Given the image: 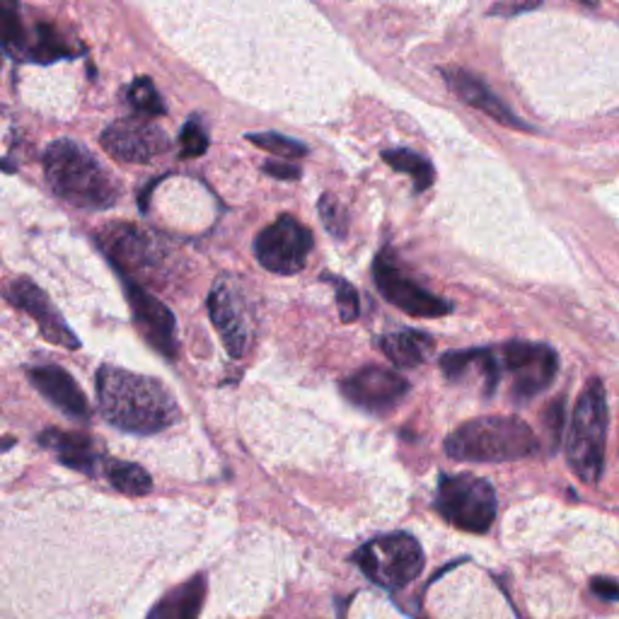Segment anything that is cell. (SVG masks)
<instances>
[{
  "mask_svg": "<svg viewBox=\"0 0 619 619\" xmlns=\"http://www.w3.org/2000/svg\"><path fill=\"white\" fill-rule=\"evenodd\" d=\"M44 175L51 191L66 204L103 211L121 199V184L105 165L75 141H53L44 153Z\"/></svg>",
  "mask_w": 619,
  "mask_h": 619,
  "instance_id": "obj_2",
  "label": "cell"
},
{
  "mask_svg": "<svg viewBox=\"0 0 619 619\" xmlns=\"http://www.w3.org/2000/svg\"><path fill=\"white\" fill-rule=\"evenodd\" d=\"M607 441V395L600 378L585 382L571 414L567 457L571 469L585 484H598L605 465Z\"/></svg>",
  "mask_w": 619,
  "mask_h": 619,
  "instance_id": "obj_4",
  "label": "cell"
},
{
  "mask_svg": "<svg viewBox=\"0 0 619 619\" xmlns=\"http://www.w3.org/2000/svg\"><path fill=\"white\" fill-rule=\"evenodd\" d=\"M209 314L213 328L225 344V352L233 358H242L252 342V320L247 302L233 278L223 276L209 293Z\"/></svg>",
  "mask_w": 619,
  "mask_h": 619,
  "instance_id": "obj_12",
  "label": "cell"
},
{
  "mask_svg": "<svg viewBox=\"0 0 619 619\" xmlns=\"http://www.w3.org/2000/svg\"><path fill=\"white\" fill-rule=\"evenodd\" d=\"M537 450L535 431L517 416H481L445 438V453L465 463H513Z\"/></svg>",
  "mask_w": 619,
  "mask_h": 619,
  "instance_id": "obj_3",
  "label": "cell"
},
{
  "mask_svg": "<svg viewBox=\"0 0 619 619\" xmlns=\"http://www.w3.org/2000/svg\"><path fill=\"white\" fill-rule=\"evenodd\" d=\"M380 348L392 366L412 370L426 364V358H429L433 352V340L419 330H402L382 336Z\"/></svg>",
  "mask_w": 619,
  "mask_h": 619,
  "instance_id": "obj_21",
  "label": "cell"
},
{
  "mask_svg": "<svg viewBox=\"0 0 619 619\" xmlns=\"http://www.w3.org/2000/svg\"><path fill=\"white\" fill-rule=\"evenodd\" d=\"M373 278L380 296L385 298L390 306L412 314V318L433 320L450 312V302L433 296L431 290L416 284L409 274H404V269L395 262L390 250H382L378 254L373 264Z\"/></svg>",
  "mask_w": 619,
  "mask_h": 619,
  "instance_id": "obj_10",
  "label": "cell"
},
{
  "mask_svg": "<svg viewBox=\"0 0 619 619\" xmlns=\"http://www.w3.org/2000/svg\"><path fill=\"white\" fill-rule=\"evenodd\" d=\"M209 151V133L204 123L191 117L182 133H179V155L182 157H199Z\"/></svg>",
  "mask_w": 619,
  "mask_h": 619,
  "instance_id": "obj_29",
  "label": "cell"
},
{
  "mask_svg": "<svg viewBox=\"0 0 619 619\" xmlns=\"http://www.w3.org/2000/svg\"><path fill=\"white\" fill-rule=\"evenodd\" d=\"M247 141H250L252 145H257V148L266 151V153L286 157V160H290V157L308 155L306 145L298 143V141H293L288 136H281V133H247Z\"/></svg>",
  "mask_w": 619,
  "mask_h": 619,
  "instance_id": "obj_26",
  "label": "cell"
},
{
  "mask_svg": "<svg viewBox=\"0 0 619 619\" xmlns=\"http://www.w3.org/2000/svg\"><path fill=\"white\" fill-rule=\"evenodd\" d=\"M95 382L99 412L121 431L153 436L177 421V402L160 380L103 366Z\"/></svg>",
  "mask_w": 619,
  "mask_h": 619,
  "instance_id": "obj_1",
  "label": "cell"
},
{
  "mask_svg": "<svg viewBox=\"0 0 619 619\" xmlns=\"http://www.w3.org/2000/svg\"><path fill=\"white\" fill-rule=\"evenodd\" d=\"M322 281H328L336 288V308H340L342 322H356L358 314H361V300H358L356 288L336 276H322Z\"/></svg>",
  "mask_w": 619,
  "mask_h": 619,
  "instance_id": "obj_28",
  "label": "cell"
},
{
  "mask_svg": "<svg viewBox=\"0 0 619 619\" xmlns=\"http://www.w3.org/2000/svg\"><path fill=\"white\" fill-rule=\"evenodd\" d=\"M99 143H103V148L111 157H117V160L136 163V165L153 163L163 153L170 151V139H167V133L160 127H155V123L139 117H129L109 123V127L103 131Z\"/></svg>",
  "mask_w": 619,
  "mask_h": 619,
  "instance_id": "obj_14",
  "label": "cell"
},
{
  "mask_svg": "<svg viewBox=\"0 0 619 619\" xmlns=\"http://www.w3.org/2000/svg\"><path fill=\"white\" fill-rule=\"evenodd\" d=\"M366 576L388 591L409 585L424 569V549L407 533H392L370 539L354 555Z\"/></svg>",
  "mask_w": 619,
  "mask_h": 619,
  "instance_id": "obj_6",
  "label": "cell"
},
{
  "mask_svg": "<svg viewBox=\"0 0 619 619\" xmlns=\"http://www.w3.org/2000/svg\"><path fill=\"white\" fill-rule=\"evenodd\" d=\"M5 296L15 308L25 310L29 318L37 322V328H39L44 340L56 344V346L69 348V352L81 348V340H78L73 330L69 328V324H66V320L61 318V312L53 308V302L49 300L47 293H44L37 284H32L29 278H15L13 284L8 286Z\"/></svg>",
  "mask_w": 619,
  "mask_h": 619,
  "instance_id": "obj_16",
  "label": "cell"
},
{
  "mask_svg": "<svg viewBox=\"0 0 619 619\" xmlns=\"http://www.w3.org/2000/svg\"><path fill=\"white\" fill-rule=\"evenodd\" d=\"M129 105L145 117H160L165 115L163 97L157 93L151 78H136L129 87Z\"/></svg>",
  "mask_w": 619,
  "mask_h": 619,
  "instance_id": "obj_25",
  "label": "cell"
},
{
  "mask_svg": "<svg viewBox=\"0 0 619 619\" xmlns=\"http://www.w3.org/2000/svg\"><path fill=\"white\" fill-rule=\"evenodd\" d=\"M320 221L324 228H328L336 240H344L346 238V230H348V218H346V211L340 204V199L334 194H322L320 197Z\"/></svg>",
  "mask_w": 619,
  "mask_h": 619,
  "instance_id": "obj_27",
  "label": "cell"
},
{
  "mask_svg": "<svg viewBox=\"0 0 619 619\" xmlns=\"http://www.w3.org/2000/svg\"><path fill=\"white\" fill-rule=\"evenodd\" d=\"M103 469L111 487L121 493H127V497H145V493L153 489V479L141 465L109 460Z\"/></svg>",
  "mask_w": 619,
  "mask_h": 619,
  "instance_id": "obj_24",
  "label": "cell"
},
{
  "mask_svg": "<svg viewBox=\"0 0 619 619\" xmlns=\"http://www.w3.org/2000/svg\"><path fill=\"white\" fill-rule=\"evenodd\" d=\"M27 378L39 395L51 402L56 409L71 416L75 421L90 419L87 397L83 395V390L78 388V382L69 370L56 366H37L27 370Z\"/></svg>",
  "mask_w": 619,
  "mask_h": 619,
  "instance_id": "obj_18",
  "label": "cell"
},
{
  "mask_svg": "<svg viewBox=\"0 0 619 619\" xmlns=\"http://www.w3.org/2000/svg\"><path fill=\"white\" fill-rule=\"evenodd\" d=\"M97 242L117 266L121 278L133 284H151L163 269L165 250L151 233L129 223H109L97 233Z\"/></svg>",
  "mask_w": 619,
  "mask_h": 619,
  "instance_id": "obj_7",
  "label": "cell"
},
{
  "mask_svg": "<svg viewBox=\"0 0 619 619\" xmlns=\"http://www.w3.org/2000/svg\"><path fill=\"white\" fill-rule=\"evenodd\" d=\"M443 78L460 103H465L477 111H484V115L491 117L493 121L503 123V127H509V129H531L525 121L515 117V111L505 105L499 95L491 93L489 85L484 83L479 75L463 71V69H445Z\"/></svg>",
  "mask_w": 619,
  "mask_h": 619,
  "instance_id": "obj_17",
  "label": "cell"
},
{
  "mask_svg": "<svg viewBox=\"0 0 619 619\" xmlns=\"http://www.w3.org/2000/svg\"><path fill=\"white\" fill-rule=\"evenodd\" d=\"M409 390L412 385L407 378L400 376L397 370L382 366H366L342 382L344 397L354 407L378 416L395 412L402 400L409 395Z\"/></svg>",
  "mask_w": 619,
  "mask_h": 619,
  "instance_id": "obj_11",
  "label": "cell"
},
{
  "mask_svg": "<svg viewBox=\"0 0 619 619\" xmlns=\"http://www.w3.org/2000/svg\"><path fill=\"white\" fill-rule=\"evenodd\" d=\"M543 424H545V431L549 436V443L551 450H557L559 441H561V429H564V400H555L549 404L543 414Z\"/></svg>",
  "mask_w": 619,
  "mask_h": 619,
  "instance_id": "obj_30",
  "label": "cell"
},
{
  "mask_svg": "<svg viewBox=\"0 0 619 619\" xmlns=\"http://www.w3.org/2000/svg\"><path fill=\"white\" fill-rule=\"evenodd\" d=\"M382 160H385L392 170H397L402 175H409L414 182V191H426L436 179V170L429 157H424L407 148H395L382 153Z\"/></svg>",
  "mask_w": 619,
  "mask_h": 619,
  "instance_id": "obj_23",
  "label": "cell"
},
{
  "mask_svg": "<svg viewBox=\"0 0 619 619\" xmlns=\"http://www.w3.org/2000/svg\"><path fill=\"white\" fill-rule=\"evenodd\" d=\"M39 445L51 450L61 465L83 472V475H97L99 465H103V457H99L93 438L85 433L49 429L39 433Z\"/></svg>",
  "mask_w": 619,
  "mask_h": 619,
  "instance_id": "obj_20",
  "label": "cell"
},
{
  "mask_svg": "<svg viewBox=\"0 0 619 619\" xmlns=\"http://www.w3.org/2000/svg\"><path fill=\"white\" fill-rule=\"evenodd\" d=\"M501 376L511 378V397L523 404L545 392L557 378L559 358L555 348L533 342H509L497 352Z\"/></svg>",
  "mask_w": 619,
  "mask_h": 619,
  "instance_id": "obj_8",
  "label": "cell"
},
{
  "mask_svg": "<svg viewBox=\"0 0 619 619\" xmlns=\"http://www.w3.org/2000/svg\"><path fill=\"white\" fill-rule=\"evenodd\" d=\"M441 370L450 382L467 380L472 376H477L484 385V395H493V390L499 388L501 382V366L497 352H489V348H469V352H453L445 354L441 358Z\"/></svg>",
  "mask_w": 619,
  "mask_h": 619,
  "instance_id": "obj_19",
  "label": "cell"
},
{
  "mask_svg": "<svg viewBox=\"0 0 619 619\" xmlns=\"http://www.w3.org/2000/svg\"><path fill=\"white\" fill-rule=\"evenodd\" d=\"M539 3H521V5H493L491 13L493 15H517V13H527V10H535Z\"/></svg>",
  "mask_w": 619,
  "mask_h": 619,
  "instance_id": "obj_33",
  "label": "cell"
},
{
  "mask_svg": "<svg viewBox=\"0 0 619 619\" xmlns=\"http://www.w3.org/2000/svg\"><path fill=\"white\" fill-rule=\"evenodd\" d=\"M204 598L206 581L204 576H197L167 593L165 598L153 607L148 619H199Z\"/></svg>",
  "mask_w": 619,
  "mask_h": 619,
  "instance_id": "obj_22",
  "label": "cell"
},
{
  "mask_svg": "<svg viewBox=\"0 0 619 619\" xmlns=\"http://www.w3.org/2000/svg\"><path fill=\"white\" fill-rule=\"evenodd\" d=\"M436 511L465 533H487L497 517V493L491 484L475 475H441Z\"/></svg>",
  "mask_w": 619,
  "mask_h": 619,
  "instance_id": "obj_5",
  "label": "cell"
},
{
  "mask_svg": "<svg viewBox=\"0 0 619 619\" xmlns=\"http://www.w3.org/2000/svg\"><path fill=\"white\" fill-rule=\"evenodd\" d=\"M312 233L293 216H278L257 235L254 257L266 272L290 276L302 272L312 252Z\"/></svg>",
  "mask_w": 619,
  "mask_h": 619,
  "instance_id": "obj_9",
  "label": "cell"
},
{
  "mask_svg": "<svg viewBox=\"0 0 619 619\" xmlns=\"http://www.w3.org/2000/svg\"><path fill=\"white\" fill-rule=\"evenodd\" d=\"M123 296L129 300L131 318L136 322V330L148 342L155 352L165 358L177 356V320L167 310L165 302L157 300L153 293L145 290L141 284H133L129 278H121Z\"/></svg>",
  "mask_w": 619,
  "mask_h": 619,
  "instance_id": "obj_15",
  "label": "cell"
},
{
  "mask_svg": "<svg viewBox=\"0 0 619 619\" xmlns=\"http://www.w3.org/2000/svg\"><path fill=\"white\" fill-rule=\"evenodd\" d=\"M3 49L17 61L37 63H51L75 53L73 49L66 47L59 32L49 22H37L35 29L27 32L25 25H22L20 8L15 3L3 5Z\"/></svg>",
  "mask_w": 619,
  "mask_h": 619,
  "instance_id": "obj_13",
  "label": "cell"
},
{
  "mask_svg": "<svg viewBox=\"0 0 619 619\" xmlns=\"http://www.w3.org/2000/svg\"><path fill=\"white\" fill-rule=\"evenodd\" d=\"M591 588L603 600H619V583L612 579H593Z\"/></svg>",
  "mask_w": 619,
  "mask_h": 619,
  "instance_id": "obj_31",
  "label": "cell"
},
{
  "mask_svg": "<svg viewBox=\"0 0 619 619\" xmlns=\"http://www.w3.org/2000/svg\"><path fill=\"white\" fill-rule=\"evenodd\" d=\"M264 172L272 175L276 179H298L300 177V167L296 165H281V163H266L264 165Z\"/></svg>",
  "mask_w": 619,
  "mask_h": 619,
  "instance_id": "obj_32",
  "label": "cell"
}]
</instances>
